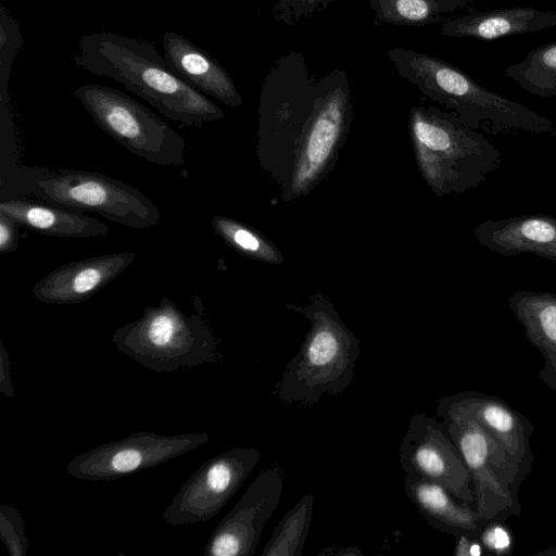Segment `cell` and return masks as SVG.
I'll return each mask as SVG.
<instances>
[{
    "label": "cell",
    "mask_w": 556,
    "mask_h": 556,
    "mask_svg": "<svg viewBox=\"0 0 556 556\" xmlns=\"http://www.w3.org/2000/svg\"><path fill=\"white\" fill-rule=\"evenodd\" d=\"M352 119L344 68L316 77L304 54L294 50L274 62L260 93L256 157L282 201L308 195L327 178Z\"/></svg>",
    "instance_id": "6da1fadb"
},
{
    "label": "cell",
    "mask_w": 556,
    "mask_h": 556,
    "mask_svg": "<svg viewBox=\"0 0 556 556\" xmlns=\"http://www.w3.org/2000/svg\"><path fill=\"white\" fill-rule=\"evenodd\" d=\"M73 62L122 84L182 126L200 128L225 117L224 111L185 80L151 41L111 31L84 35Z\"/></svg>",
    "instance_id": "7a4b0ae2"
},
{
    "label": "cell",
    "mask_w": 556,
    "mask_h": 556,
    "mask_svg": "<svg viewBox=\"0 0 556 556\" xmlns=\"http://www.w3.org/2000/svg\"><path fill=\"white\" fill-rule=\"evenodd\" d=\"M387 55L403 79L475 130L492 135L520 130L556 138V126L547 117L481 86L445 60L405 48L388 49Z\"/></svg>",
    "instance_id": "3957f363"
},
{
    "label": "cell",
    "mask_w": 556,
    "mask_h": 556,
    "mask_svg": "<svg viewBox=\"0 0 556 556\" xmlns=\"http://www.w3.org/2000/svg\"><path fill=\"white\" fill-rule=\"evenodd\" d=\"M408 130L419 173L438 197L478 188L502 164L498 149L452 112L413 106Z\"/></svg>",
    "instance_id": "277c9868"
},
{
    "label": "cell",
    "mask_w": 556,
    "mask_h": 556,
    "mask_svg": "<svg viewBox=\"0 0 556 556\" xmlns=\"http://www.w3.org/2000/svg\"><path fill=\"white\" fill-rule=\"evenodd\" d=\"M286 307L305 316L309 328L277 386L278 397L288 405H311L324 394H341L353 381L361 340L320 291L306 305Z\"/></svg>",
    "instance_id": "5b68a950"
},
{
    "label": "cell",
    "mask_w": 556,
    "mask_h": 556,
    "mask_svg": "<svg viewBox=\"0 0 556 556\" xmlns=\"http://www.w3.org/2000/svg\"><path fill=\"white\" fill-rule=\"evenodd\" d=\"M112 342L117 350L156 372H175L223 359L220 340L202 313L186 314L176 303L162 298L142 315L118 327Z\"/></svg>",
    "instance_id": "8992f818"
},
{
    "label": "cell",
    "mask_w": 556,
    "mask_h": 556,
    "mask_svg": "<svg viewBox=\"0 0 556 556\" xmlns=\"http://www.w3.org/2000/svg\"><path fill=\"white\" fill-rule=\"evenodd\" d=\"M22 192L46 203L79 212L97 213L134 229L159 224L157 205L137 188L114 177L80 169L31 168Z\"/></svg>",
    "instance_id": "52a82bcc"
},
{
    "label": "cell",
    "mask_w": 556,
    "mask_h": 556,
    "mask_svg": "<svg viewBox=\"0 0 556 556\" xmlns=\"http://www.w3.org/2000/svg\"><path fill=\"white\" fill-rule=\"evenodd\" d=\"M74 96L93 122L130 153L161 166L185 163L186 141L167 122L128 94L100 84Z\"/></svg>",
    "instance_id": "ba28073f"
},
{
    "label": "cell",
    "mask_w": 556,
    "mask_h": 556,
    "mask_svg": "<svg viewBox=\"0 0 556 556\" xmlns=\"http://www.w3.org/2000/svg\"><path fill=\"white\" fill-rule=\"evenodd\" d=\"M210 438L206 432L159 434L137 431L77 454L68 462L66 471L78 480H115L191 452Z\"/></svg>",
    "instance_id": "9c48e42d"
},
{
    "label": "cell",
    "mask_w": 556,
    "mask_h": 556,
    "mask_svg": "<svg viewBox=\"0 0 556 556\" xmlns=\"http://www.w3.org/2000/svg\"><path fill=\"white\" fill-rule=\"evenodd\" d=\"M260 457L256 448L233 447L206 459L180 486L162 519L170 526L211 520L241 488Z\"/></svg>",
    "instance_id": "30bf717a"
},
{
    "label": "cell",
    "mask_w": 556,
    "mask_h": 556,
    "mask_svg": "<svg viewBox=\"0 0 556 556\" xmlns=\"http://www.w3.org/2000/svg\"><path fill=\"white\" fill-rule=\"evenodd\" d=\"M285 473L278 465L263 469L225 515L206 542L205 556H252L267 520L283 490Z\"/></svg>",
    "instance_id": "8fae6325"
},
{
    "label": "cell",
    "mask_w": 556,
    "mask_h": 556,
    "mask_svg": "<svg viewBox=\"0 0 556 556\" xmlns=\"http://www.w3.org/2000/svg\"><path fill=\"white\" fill-rule=\"evenodd\" d=\"M135 258V252H118L61 265L41 278L31 293L47 304L85 302L121 276Z\"/></svg>",
    "instance_id": "7c38bea8"
},
{
    "label": "cell",
    "mask_w": 556,
    "mask_h": 556,
    "mask_svg": "<svg viewBox=\"0 0 556 556\" xmlns=\"http://www.w3.org/2000/svg\"><path fill=\"white\" fill-rule=\"evenodd\" d=\"M399 462L405 472L454 489L457 464L454 452L433 417L410 416L399 450Z\"/></svg>",
    "instance_id": "4fadbf2b"
},
{
    "label": "cell",
    "mask_w": 556,
    "mask_h": 556,
    "mask_svg": "<svg viewBox=\"0 0 556 556\" xmlns=\"http://www.w3.org/2000/svg\"><path fill=\"white\" fill-rule=\"evenodd\" d=\"M478 242L503 256L530 253L556 263V218L534 213L488 219L475 229Z\"/></svg>",
    "instance_id": "5bb4252c"
},
{
    "label": "cell",
    "mask_w": 556,
    "mask_h": 556,
    "mask_svg": "<svg viewBox=\"0 0 556 556\" xmlns=\"http://www.w3.org/2000/svg\"><path fill=\"white\" fill-rule=\"evenodd\" d=\"M556 26V12L533 7H510L452 15L440 24V34L483 41L532 34Z\"/></svg>",
    "instance_id": "9a60e30c"
},
{
    "label": "cell",
    "mask_w": 556,
    "mask_h": 556,
    "mask_svg": "<svg viewBox=\"0 0 556 556\" xmlns=\"http://www.w3.org/2000/svg\"><path fill=\"white\" fill-rule=\"evenodd\" d=\"M165 58L191 86L212 96L229 108H239L243 100L235 81L217 60L179 34L163 35Z\"/></svg>",
    "instance_id": "2e32d148"
},
{
    "label": "cell",
    "mask_w": 556,
    "mask_h": 556,
    "mask_svg": "<svg viewBox=\"0 0 556 556\" xmlns=\"http://www.w3.org/2000/svg\"><path fill=\"white\" fill-rule=\"evenodd\" d=\"M0 212L20 226L58 238H96L109 232V227L83 212L22 199H2Z\"/></svg>",
    "instance_id": "e0dca14e"
},
{
    "label": "cell",
    "mask_w": 556,
    "mask_h": 556,
    "mask_svg": "<svg viewBox=\"0 0 556 556\" xmlns=\"http://www.w3.org/2000/svg\"><path fill=\"white\" fill-rule=\"evenodd\" d=\"M372 23L421 27L441 24L457 11L470 10L482 0H366Z\"/></svg>",
    "instance_id": "ac0fdd59"
},
{
    "label": "cell",
    "mask_w": 556,
    "mask_h": 556,
    "mask_svg": "<svg viewBox=\"0 0 556 556\" xmlns=\"http://www.w3.org/2000/svg\"><path fill=\"white\" fill-rule=\"evenodd\" d=\"M403 485L410 502L432 526L450 530L469 527L470 516L442 485L410 475H405Z\"/></svg>",
    "instance_id": "d6986e66"
},
{
    "label": "cell",
    "mask_w": 556,
    "mask_h": 556,
    "mask_svg": "<svg viewBox=\"0 0 556 556\" xmlns=\"http://www.w3.org/2000/svg\"><path fill=\"white\" fill-rule=\"evenodd\" d=\"M504 75L534 96L556 97V41L530 50L521 61L506 66Z\"/></svg>",
    "instance_id": "ffe728a7"
},
{
    "label": "cell",
    "mask_w": 556,
    "mask_h": 556,
    "mask_svg": "<svg viewBox=\"0 0 556 556\" xmlns=\"http://www.w3.org/2000/svg\"><path fill=\"white\" fill-rule=\"evenodd\" d=\"M315 495H303L274 529L262 556H301L313 516Z\"/></svg>",
    "instance_id": "44dd1931"
},
{
    "label": "cell",
    "mask_w": 556,
    "mask_h": 556,
    "mask_svg": "<svg viewBox=\"0 0 556 556\" xmlns=\"http://www.w3.org/2000/svg\"><path fill=\"white\" fill-rule=\"evenodd\" d=\"M211 224L223 242L240 255L271 265L283 263L277 247L257 229L224 215H215Z\"/></svg>",
    "instance_id": "7402d4cb"
},
{
    "label": "cell",
    "mask_w": 556,
    "mask_h": 556,
    "mask_svg": "<svg viewBox=\"0 0 556 556\" xmlns=\"http://www.w3.org/2000/svg\"><path fill=\"white\" fill-rule=\"evenodd\" d=\"M517 316L556 344V294L548 291H517L509 298Z\"/></svg>",
    "instance_id": "603a6c76"
},
{
    "label": "cell",
    "mask_w": 556,
    "mask_h": 556,
    "mask_svg": "<svg viewBox=\"0 0 556 556\" xmlns=\"http://www.w3.org/2000/svg\"><path fill=\"white\" fill-rule=\"evenodd\" d=\"M0 535L11 556H25L28 540L20 511L11 504L0 505Z\"/></svg>",
    "instance_id": "cb8c5ba5"
},
{
    "label": "cell",
    "mask_w": 556,
    "mask_h": 556,
    "mask_svg": "<svg viewBox=\"0 0 556 556\" xmlns=\"http://www.w3.org/2000/svg\"><path fill=\"white\" fill-rule=\"evenodd\" d=\"M338 0H271L275 21L293 26L327 10Z\"/></svg>",
    "instance_id": "d4e9b609"
},
{
    "label": "cell",
    "mask_w": 556,
    "mask_h": 556,
    "mask_svg": "<svg viewBox=\"0 0 556 556\" xmlns=\"http://www.w3.org/2000/svg\"><path fill=\"white\" fill-rule=\"evenodd\" d=\"M452 432L457 434V442L467 465L472 469L480 468L488 456V443L482 432L472 429L460 430L459 427L457 431Z\"/></svg>",
    "instance_id": "484cf974"
},
{
    "label": "cell",
    "mask_w": 556,
    "mask_h": 556,
    "mask_svg": "<svg viewBox=\"0 0 556 556\" xmlns=\"http://www.w3.org/2000/svg\"><path fill=\"white\" fill-rule=\"evenodd\" d=\"M18 226L12 217L0 212V253L8 254L17 250Z\"/></svg>",
    "instance_id": "4316f807"
},
{
    "label": "cell",
    "mask_w": 556,
    "mask_h": 556,
    "mask_svg": "<svg viewBox=\"0 0 556 556\" xmlns=\"http://www.w3.org/2000/svg\"><path fill=\"white\" fill-rule=\"evenodd\" d=\"M483 417L490 426L501 432L509 431L513 428L511 415L501 407L488 406L483 412Z\"/></svg>",
    "instance_id": "83f0119b"
},
{
    "label": "cell",
    "mask_w": 556,
    "mask_h": 556,
    "mask_svg": "<svg viewBox=\"0 0 556 556\" xmlns=\"http://www.w3.org/2000/svg\"><path fill=\"white\" fill-rule=\"evenodd\" d=\"M0 391L7 397L14 396L10 357L2 342H0Z\"/></svg>",
    "instance_id": "f1b7e54d"
},
{
    "label": "cell",
    "mask_w": 556,
    "mask_h": 556,
    "mask_svg": "<svg viewBox=\"0 0 556 556\" xmlns=\"http://www.w3.org/2000/svg\"><path fill=\"white\" fill-rule=\"evenodd\" d=\"M485 541L495 548H505L509 544L507 533L502 529H494L488 535Z\"/></svg>",
    "instance_id": "f546056e"
},
{
    "label": "cell",
    "mask_w": 556,
    "mask_h": 556,
    "mask_svg": "<svg viewBox=\"0 0 556 556\" xmlns=\"http://www.w3.org/2000/svg\"><path fill=\"white\" fill-rule=\"evenodd\" d=\"M470 554L473 555V556H479L480 555V547L478 545H472L470 547Z\"/></svg>",
    "instance_id": "4dcf8cb0"
}]
</instances>
